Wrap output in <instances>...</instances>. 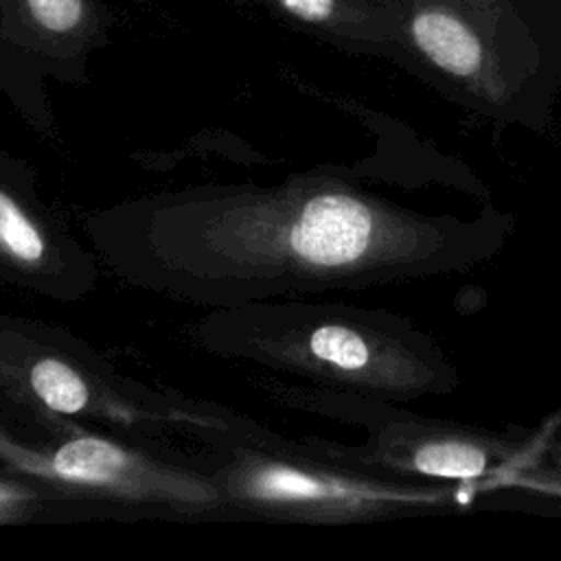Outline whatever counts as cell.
<instances>
[{
	"mask_svg": "<svg viewBox=\"0 0 561 561\" xmlns=\"http://www.w3.org/2000/svg\"><path fill=\"white\" fill-rule=\"evenodd\" d=\"M210 353L296 373L329 390L403 403L454 392L460 373L412 320L342 302L278 298L224 307L197 324Z\"/></svg>",
	"mask_w": 561,
	"mask_h": 561,
	"instance_id": "2",
	"label": "cell"
},
{
	"mask_svg": "<svg viewBox=\"0 0 561 561\" xmlns=\"http://www.w3.org/2000/svg\"><path fill=\"white\" fill-rule=\"evenodd\" d=\"M285 24L309 33L362 44L377 37L375 22L362 0H243Z\"/></svg>",
	"mask_w": 561,
	"mask_h": 561,
	"instance_id": "10",
	"label": "cell"
},
{
	"mask_svg": "<svg viewBox=\"0 0 561 561\" xmlns=\"http://www.w3.org/2000/svg\"><path fill=\"white\" fill-rule=\"evenodd\" d=\"M94 263L44 206L28 171L0 156V280L55 300H79L94 287Z\"/></svg>",
	"mask_w": 561,
	"mask_h": 561,
	"instance_id": "8",
	"label": "cell"
},
{
	"mask_svg": "<svg viewBox=\"0 0 561 561\" xmlns=\"http://www.w3.org/2000/svg\"><path fill=\"white\" fill-rule=\"evenodd\" d=\"M0 386L15 401L53 416L103 419L123 427L169 419L156 403H134L125 397L79 342L4 316H0Z\"/></svg>",
	"mask_w": 561,
	"mask_h": 561,
	"instance_id": "6",
	"label": "cell"
},
{
	"mask_svg": "<svg viewBox=\"0 0 561 561\" xmlns=\"http://www.w3.org/2000/svg\"><path fill=\"white\" fill-rule=\"evenodd\" d=\"M519 491L561 511V449H552L528 467L500 478L491 491Z\"/></svg>",
	"mask_w": 561,
	"mask_h": 561,
	"instance_id": "11",
	"label": "cell"
},
{
	"mask_svg": "<svg viewBox=\"0 0 561 561\" xmlns=\"http://www.w3.org/2000/svg\"><path fill=\"white\" fill-rule=\"evenodd\" d=\"M110 0H0V88L42 107L48 79L79 83L114 28Z\"/></svg>",
	"mask_w": 561,
	"mask_h": 561,
	"instance_id": "7",
	"label": "cell"
},
{
	"mask_svg": "<svg viewBox=\"0 0 561 561\" xmlns=\"http://www.w3.org/2000/svg\"><path fill=\"white\" fill-rule=\"evenodd\" d=\"M511 230L508 215H425L340 173L167 191L85 221L123 280L215 309L465 272Z\"/></svg>",
	"mask_w": 561,
	"mask_h": 561,
	"instance_id": "1",
	"label": "cell"
},
{
	"mask_svg": "<svg viewBox=\"0 0 561 561\" xmlns=\"http://www.w3.org/2000/svg\"><path fill=\"white\" fill-rule=\"evenodd\" d=\"M0 460L42 489L72 491L131 506L208 508L224 506L213 478L171 471L149 456L99 434H75L50 449L24 447L0 436Z\"/></svg>",
	"mask_w": 561,
	"mask_h": 561,
	"instance_id": "5",
	"label": "cell"
},
{
	"mask_svg": "<svg viewBox=\"0 0 561 561\" xmlns=\"http://www.w3.org/2000/svg\"><path fill=\"white\" fill-rule=\"evenodd\" d=\"M224 502L311 524H370L460 506L467 486L408 478L357 460L351 449L313 454H250L217 478Z\"/></svg>",
	"mask_w": 561,
	"mask_h": 561,
	"instance_id": "3",
	"label": "cell"
},
{
	"mask_svg": "<svg viewBox=\"0 0 561 561\" xmlns=\"http://www.w3.org/2000/svg\"><path fill=\"white\" fill-rule=\"evenodd\" d=\"M410 39L436 70L484 103L500 105L506 99V81L495 72L480 37L460 18L436 9L419 11L410 20Z\"/></svg>",
	"mask_w": 561,
	"mask_h": 561,
	"instance_id": "9",
	"label": "cell"
},
{
	"mask_svg": "<svg viewBox=\"0 0 561 561\" xmlns=\"http://www.w3.org/2000/svg\"><path fill=\"white\" fill-rule=\"evenodd\" d=\"M327 414L366 430L351 454L379 471L491 491L493 484L557 449L543 430L484 427L425 416L392 401L329 390L318 401Z\"/></svg>",
	"mask_w": 561,
	"mask_h": 561,
	"instance_id": "4",
	"label": "cell"
}]
</instances>
